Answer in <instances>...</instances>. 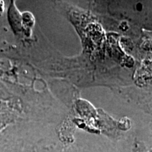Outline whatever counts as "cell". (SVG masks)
<instances>
[{"mask_svg":"<svg viewBox=\"0 0 152 152\" xmlns=\"http://www.w3.org/2000/svg\"><path fill=\"white\" fill-rule=\"evenodd\" d=\"M9 21L10 25L16 33H19L23 31L22 25V15L19 14L16 6L11 4L8 12Z\"/></svg>","mask_w":152,"mask_h":152,"instance_id":"cell-1","label":"cell"},{"mask_svg":"<svg viewBox=\"0 0 152 152\" xmlns=\"http://www.w3.org/2000/svg\"><path fill=\"white\" fill-rule=\"evenodd\" d=\"M35 24V18L33 15L30 12H24L22 14V25L23 30L26 35H30L31 30Z\"/></svg>","mask_w":152,"mask_h":152,"instance_id":"cell-2","label":"cell"},{"mask_svg":"<svg viewBox=\"0 0 152 152\" xmlns=\"http://www.w3.org/2000/svg\"><path fill=\"white\" fill-rule=\"evenodd\" d=\"M4 5L3 1L0 0V14L4 11Z\"/></svg>","mask_w":152,"mask_h":152,"instance_id":"cell-3","label":"cell"}]
</instances>
